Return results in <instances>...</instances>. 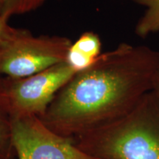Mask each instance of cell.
I'll use <instances>...</instances> for the list:
<instances>
[{
	"label": "cell",
	"mask_w": 159,
	"mask_h": 159,
	"mask_svg": "<svg viewBox=\"0 0 159 159\" xmlns=\"http://www.w3.org/2000/svg\"><path fill=\"white\" fill-rule=\"evenodd\" d=\"M11 116L0 92V159H13L15 152L12 142Z\"/></svg>",
	"instance_id": "ba28073f"
},
{
	"label": "cell",
	"mask_w": 159,
	"mask_h": 159,
	"mask_svg": "<svg viewBox=\"0 0 159 159\" xmlns=\"http://www.w3.org/2000/svg\"><path fill=\"white\" fill-rule=\"evenodd\" d=\"M72 44L59 35L35 36L25 29H13L0 45V77L32 76L66 62Z\"/></svg>",
	"instance_id": "3957f363"
},
{
	"label": "cell",
	"mask_w": 159,
	"mask_h": 159,
	"mask_svg": "<svg viewBox=\"0 0 159 159\" xmlns=\"http://www.w3.org/2000/svg\"><path fill=\"white\" fill-rule=\"evenodd\" d=\"M13 159H15V158H13Z\"/></svg>",
	"instance_id": "4fadbf2b"
},
{
	"label": "cell",
	"mask_w": 159,
	"mask_h": 159,
	"mask_svg": "<svg viewBox=\"0 0 159 159\" xmlns=\"http://www.w3.org/2000/svg\"><path fill=\"white\" fill-rule=\"evenodd\" d=\"M101 47L102 43L99 35L94 32H85L72 43L66 62L77 73L85 70L102 54Z\"/></svg>",
	"instance_id": "8992f818"
},
{
	"label": "cell",
	"mask_w": 159,
	"mask_h": 159,
	"mask_svg": "<svg viewBox=\"0 0 159 159\" xmlns=\"http://www.w3.org/2000/svg\"><path fill=\"white\" fill-rule=\"evenodd\" d=\"M12 142L17 159H97L73 139L57 134L39 116L12 117Z\"/></svg>",
	"instance_id": "5b68a950"
},
{
	"label": "cell",
	"mask_w": 159,
	"mask_h": 159,
	"mask_svg": "<svg viewBox=\"0 0 159 159\" xmlns=\"http://www.w3.org/2000/svg\"><path fill=\"white\" fill-rule=\"evenodd\" d=\"M145 7V11L135 27V33L146 38L159 31V0H134Z\"/></svg>",
	"instance_id": "52a82bcc"
},
{
	"label": "cell",
	"mask_w": 159,
	"mask_h": 159,
	"mask_svg": "<svg viewBox=\"0 0 159 159\" xmlns=\"http://www.w3.org/2000/svg\"><path fill=\"white\" fill-rule=\"evenodd\" d=\"M158 77L159 50L122 43L76 73L40 119L75 140L128 114Z\"/></svg>",
	"instance_id": "6da1fadb"
},
{
	"label": "cell",
	"mask_w": 159,
	"mask_h": 159,
	"mask_svg": "<svg viewBox=\"0 0 159 159\" xmlns=\"http://www.w3.org/2000/svg\"><path fill=\"white\" fill-rule=\"evenodd\" d=\"M97 159H159V96L147 93L125 116L75 139Z\"/></svg>",
	"instance_id": "7a4b0ae2"
},
{
	"label": "cell",
	"mask_w": 159,
	"mask_h": 159,
	"mask_svg": "<svg viewBox=\"0 0 159 159\" xmlns=\"http://www.w3.org/2000/svg\"><path fill=\"white\" fill-rule=\"evenodd\" d=\"M66 62L21 78L0 77V92L12 117L45 114L55 95L76 74Z\"/></svg>",
	"instance_id": "277c9868"
},
{
	"label": "cell",
	"mask_w": 159,
	"mask_h": 159,
	"mask_svg": "<svg viewBox=\"0 0 159 159\" xmlns=\"http://www.w3.org/2000/svg\"><path fill=\"white\" fill-rule=\"evenodd\" d=\"M2 0H0V13H1V9H2Z\"/></svg>",
	"instance_id": "7c38bea8"
},
{
	"label": "cell",
	"mask_w": 159,
	"mask_h": 159,
	"mask_svg": "<svg viewBox=\"0 0 159 159\" xmlns=\"http://www.w3.org/2000/svg\"><path fill=\"white\" fill-rule=\"evenodd\" d=\"M14 27L8 25L7 20L0 17V45L10 36Z\"/></svg>",
	"instance_id": "30bf717a"
},
{
	"label": "cell",
	"mask_w": 159,
	"mask_h": 159,
	"mask_svg": "<svg viewBox=\"0 0 159 159\" xmlns=\"http://www.w3.org/2000/svg\"><path fill=\"white\" fill-rule=\"evenodd\" d=\"M155 89V91H156L157 94H158V96H159V77H158V80H157L156 83V86H155V89Z\"/></svg>",
	"instance_id": "8fae6325"
},
{
	"label": "cell",
	"mask_w": 159,
	"mask_h": 159,
	"mask_svg": "<svg viewBox=\"0 0 159 159\" xmlns=\"http://www.w3.org/2000/svg\"><path fill=\"white\" fill-rule=\"evenodd\" d=\"M46 0H2L0 17L8 21L13 16L24 14L35 11Z\"/></svg>",
	"instance_id": "9c48e42d"
}]
</instances>
